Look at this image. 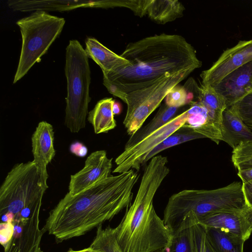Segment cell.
Returning <instances> with one entry per match:
<instances>
[{
  "label": "cell",
  "instance_id": "obj_1",
  "mask_svg": "<svg viewBox=\"0 0 252 252\" xmlns=\"http://www.w3.org/2000/svg\"><path fill=\"white\" fill-rule=\"evenodd\" d=\"M120 56L128 64L103 74V84L124 102L127 94L149 87L165 75L202 65L193 46L178 34L161 33L130 43Z\"/></svg>",
  "mask_w": 252,
  "mask_h": 252
},
{
  "label": "cell",
  "instance_id": "obj_2",
  "mask_svg": "<svg viewBox=\"0 0 252 252\" xmlns=\"http://www.w3.org/2000/svg\"><path fill=\"white\" fill-rule=\"evenodd\" d=\"M137 172L130 169L75 195L68 192L49 213L43 228L58 242L87 233L131 204Z\"/></svg>",
  "mask_w": 252,
  "mask_h": 252
},
{
  "label": "cell",
  "instance_id": "obj_3",
  "mask_svg": "<svg viewBox=\"0 0 252 252\" xmlns=\"http://www.w3.org/2000/svg\"><path fill=\"white\" fill-rule=\"evenodd\" d=\"M166 157L157 155L146 166L133 203L115 228L123 252H154L167 249L172 231L156 212L155 194L170 172Z\"/></svg>",
  "mask_w": 252,
  "mask_h": 252
},
{
  "label": "cell",
  "instance_id": "obj_4",
  "mask_svg": "<svg viewBox=\"0 0 252 252\" xmlns=\"http://www.w3.org/2000/svg\"><path fill=\"white\" fill-rule=\"evenodd\" d=\"M247 206L242 182L214 189H185L170 197L163 220L172 231L189 212L199 218L221 211L243 210Z\"/></svg>",
  "mask_w": 252,
  "mask_h": 252
},
{
  "label": "cell",
  "instance_id": "obj_5",
  "mask_svg": "<svg viewBox=\"0 0 252 252\" xmlns=\"http://www.w3.org/2000/svg\"><path fill=\"white\" fill-rule=\"evenodd\" d=\"M46 190L33 161L15 164L0 188V216L12 213L14 221L29 218L41 208Z\"/></svg>",
  "mask_w": 252,
  "mask_h": 252
},
{
  "label": "cell",
  "instance_id": "obj_6",
  "mask_svg": "<svg viewBox=\"0 0 252 252\" xmlns=\"http://www.w3.org/2000/svg\"><path fill=\"white\" fill-rule=\"evenodd\" d=\"M89 57L79 41L70 40L66 48L65 74L67 97L64 124L73 133L86 126L90 96L91 70Z\"/></svg>",
  "mask_w": 252,
  "mask_h": 252
},
{
  "label": "cell",
  "instance_id": "obj_7",
  "mask_svg": "<svg viewBox=\"0 0 252 252\" xmlns=\"http://www.w3.org/2000/svg\"><path fill=\"white\" fill-rule=\"evenodd\" d=\"M65 22L63 18L43 10L33 11L16 22L21 31L22 44L14 84L41 61V57L61 33Z\"/></svg>",
  "mask_w": 252,
  "mask_h": 252
},
{
  "label": "cell",
  "instance_id": "obj_8",
  "mask_svg": "<svg viewBox=\"0 0 252 252\" xmlns=\"http://www.w3.org/2000/svg\"><path fill=\"white\" fill-rule=\"evenodd\" d=\"M195 69H188L173 75H165L152 85L127 94V110L123 124L127 134H134L157 108L168 93Z\"/></svg>",
  "mask_w": 252,
  "mask_h": 252
},
{
  "label": "cell",
  "instance_id": "obj_9",
  "mask_svg": "<svg viewBox=\"0 0 252 252\" xmlns=\"http://www.w3.org/2000/svg\"><path fill=\"white\" fill-rule=\"evenodd\" d=\"M189 115L187 109L135 144L124 149L115 160L117 166L113 172L120 174L130 169L138 172L144 165L147 156L166 138L182 127Z\"/></svg>",
  "mask_w": 252,
  "mask_h": 252
},
{
  "label": "cell",
  "instance_id": "obj_10",
  "mask_svg": "<svg viewBox=\"0 0 252 252\" xmlns=\"http://www.w3.org/2000/svg\"><path fill=\"white\" fill-rule=\"evenodd\" d=\"M252 61V39L240 40L227 48L208 69L200 74L202 84L214 87L225 76Z\"/></svg>",
  "mask_w": 252,
  "mask_h": 252
},
{
  "label": "cell",
  "instance_id": "obj_11",
  "mask_svg": "<svg viewBox=\"0 0 252 252\" xmlns=\"http://www.w3.org/2000/svg\"><path fill=\"white\" fill-rule=\"evenodd\" d=\"M112 168V158H109L104 150L92 153L80 171L70 176L68 193L75 195L95 184L109 177Z\"/></svg>",
  "mask_w": 252,
  "mask_h": 252
},
{
  "label": "cell",
  "instance_id": "obj_12",
  "mask_svg": "<svg viewBox=\"0 0 252 252\" xmlns=\"http://www.w3.org/2000/svg\"><path fill=\"white\" fill-rule=\"evenodd\" d=\"M40 208L35 210L30 218L13 223V237L3 252H43L41 241L46 231L39 227Z\"/></svg>",
  "mask_w": 252,
  "mask_h": 252
},
{
  "label": "cell",
  "instance_id": "obj_13",
  "mask_svg": "<svg viewBox=\"0 0 252 252\" xmlns=\"http://www.w3.org/2000/svg\"><path fill=\"white\" fill-rule=\"evenodd\" d=\"M54 136L53 126L46 121H42L38 123L32 137L33 161L37 167L41 182L46 189L48 188L47 167L56 154Z\"/></svg>",
  "mask_w": 252,
  "mask_h": 252
},
{
  "label": "cell",
  "instance_id": "obj_14",
  "mask_svg": "<svg viewBox=\"0 0 252 252\" xmlns=\"http://www.w3.org/2000/svg\"><path fill=\"white\" fill-rule=\"evenodd\" d=\"M224 99L227 108L252 91V61L225 76L214 87Z\"/></svg>",
  "mask_w": 252,
  "mask_h": 252
},
{
  "label": "cell",
  "instance_id": "obj_15",
  "mask_svg": "<svg viewBox=\"0 0 252 252\" xmlns=\"http://www.w3.org/2000/svg\"><path fill=\"white\" fill-rule=\"evenodd\" d=\"M246 208L241 210L225 211L209 214L197 218L198 221L204 227L225 230L246 241L251 236L252 229L245 214Z\"/></svg>",
  "mask_w": 252,
  "mask_h": 252
},
{
  "label": "cell",
  "instance_id": "obj_16",
  "mask_svg": "<svg viewBox=\"0 0 252 252\" xmlns=\"http://www.w3.org/2000/svg\"><path fill=\"white\" fill-rule=\"evenodd\" d=\"M8 6L14 11H63L80 7L107 8V0H9Z\"/></svg>",
  "mask_w": 252,
  "mask_h": 252
},
{
  "label": "cell",
  "instance_id": "obj_17",
  "mask_svg": "<svg viewBox=\"0 0 252 252\" xmlns=\"http://www.w3.org/2000/svg\"><path fill=\"white\" fill-rule=\"evenodd\" d=\"M196 216L189 212L179 225L172 231L167 252H198L196 225Z\"/></svg>",
  "mask_w": 252,
  "mask_h": 252
},
{
  "label": "cell",
  "instance_id": "obj_18",
  "mask_svg": "<svg viewBox=\"0 0 252 252\" xmlns=\"http://www.w3.org/2000/svg\"><path fill=\"white\" fill-rule=\"evenodd\" d=\"M221 141L233 149L241 143H252V130L231 107L223 113Z\"/></svg>",
  "mask_w": 252,
  "mask_h": 252
},
{
  "label": "cell",
  "instance_id": "obj_19",
  "mask_svg": "<svg viewBox=\"0 0 252 252\" xmlns=\"http://www.w3.org/2000/svg\"><path fill=\"white\" fill-rule=\"evenodd\" d=\"M85 45V50L88 57L99 66L103 74L129 63L94 38H87Z\"/></svg>",
  "mask_w": 252,
  "mask_h": 252
},
{
  "label": "cell",
  "instance_id": "obj_20",
  "mask_svg": "<svg viewBox=\"0 0 252 252\" xmlns=\"http://www.w3.org/2000/svg\"><path fill=\"white\" fill-rule=\"evenodd\" d=\"M185 8L177 0H148L145 15L158 24H164L183 16Z\"/></svg>",
  "mask_w": 252,
  "mask_h": 252
},
{
  "label": "cell",
  "instance_id": "obj_21",
  "mask_svg": "<svg viewBox=\"0 0 252 252\" xmlns=\"http://www.w3.org/2000/svg\"><path fill=\"white\" fill-rule=\"evenodd\" d=\"M204 228L206 239L215 252H244L246 241L242 237L221 229Z\"/></svg>",
  "mask_w": 252,
  "mask_h": 252
},
{
  "label": "cell",
  "instance_id": "obj_22",
  "mask_svg": "<svg viewBox=\"0 0 252 252\" xmlns=\"http://www.w3.org/2000/svg\"><path fill=\"white\" fill-rule=\"evenodd\" d=\"M114 102L111 97L103 98L89 113L88 120L92 125L95 133L107 132L116 126L113 111Z\"/></svg>",
  "mask_w": 252,
  "mask_h": 252
},
{
  "label": "cell",
  "instance_id": "obj_23",
  "mask_svg": "<svg viewBox=\"0 0 252 252\" xmlns=\"http://www.w3.org/2000/svg\"><path fill=\"white\" fill-rule=\"evenodd\" d=\"M177 109L176 107L168 106L165 103L161 105L156 115L147 125L141 127L134 134L130 136L124 149L135 144L166 124L174 117Z\"/></svg>",
  "mask_w": 252,
  "mask_h": 252
},
{
  "label": "cell",
  "instance_id": "obj_24",
  "mask_svg": "<svg viewBox=\"0 0 252 252\" xmlns=\"http://www.w3.org/2000/svg\"><path fill=\"white\" fill-rule=\"evenodd\" d=\"M204 138L199 133L182 126L166 138L147 156L144 161V165L153 157L166 149L188 141Z\"/></svg>",
  "mask_w": 252,
  "mask_h": 252
},
{
  "label": "cell",
  "instance_id": "obj_25",
  "mask_svg": "<svg viewBox=\"0 0 252 252\" xmlns=\"http://www.w3.org/2000/svg\"><path fill=\"white\" fill-rule=\"evenodd\" d=\"M201 103L208 110L222 116L227 108L223 97L215 88L209 85L202 84L198 87L197 100Z\"/></svg>",
  "mask_w": 252,
  "mask_h": 252
},
{
  "label": "cell",
  "instance_id": "obj_26",
  "mask_svg": "<svg viewBox=\"0 0 252 252\" xmlns=\"http://www.w3.org/2000/svg\"><path fill=\"white\" fill-rule=\"evenodd\" d=\"M95 237L90 247L101 252H123L118 243L115 228L97 226Z\"/></svg>",
  "mask_w": 252,
  "mask_h": 252
},
{
  "label": "cell",
  "instance_id": "obj_27",
  "mask_svg": "<svg viewBox=\"0 0 252 252\" xmlns=\"http://www.w3.org/2000/svg\"><path fill=\"white\" fill-rule=\"evenodd\" d=\"M231 160L238 171L252 168V143L243 142L233 149Z\"/></svg>",
  "mask_w": 252,
  "mask_h": 252
},
{
  "label": "cell",
  "instance_id": "obj_28",
  "mask_svg": "<svg viewBox=\"0 0 252 252\" xmlns=\"http://www.w3.org/2000/svg\"><path fill=\"white\" fill-rule=\"evenodd\" d=\"M165 99V103L167 105L176 108L183 106L192 101L189 98L186 89L178 84L168 93Z\"/></svg>",
  "mask_w": 252,
  "mask_h": 252
},
{
  "label": "cell",
  "instance_id": "obj_29",
  "mask_svg": "<svg viewBox=\"0 0 252 252\" xmlns=\"http://www.w3.org/2000/svg\"><path fill=\"white\" fill-rule=\"evenodd\" d=\"M231 107L245 124L252 123V92L247 94Z\"/></svg>",
  "mask_w": 252,
  "mask_h": 252
},
{
  "label": "cell",
  "instance_id": "obj_30",
  "mask_svg": "<svg viewBox=\"0 0 252 252\" xmlns=\"http://www.w3.org/2000/svg\"><path fill=\"white\" fill-rule=\"evenodd\" d=\"M14 231L13 222H2L0 224V243L4 248L11 241Z\"/></svg>",
  "mask_w": 252,
  "mask_h": 252
},
{
  "label": "cell",
  "instance_id": "obj_31",
  "mask_svg": "<svg viewBox=\"0 0 252 252\" xmlns=\"http://www.w3.org/2000/svg\"><path fill=\"white\" fill-rule=\"evenodd\" d=\"M198 252H205L206 233L204 227L198 222L196 225Z\"/></svg>",
  "mask_w": 252,
  "mask_h": 252
},
{
  "label": "cell",
  "instance_id": "obj_32",
  "mask_svg": "<svg viewBox=\"0 0 252 252\" xmlns=\"http://www.w3.org/2000/svg\"><path fill=\"white\" fill-rule=\"evenodd\" d=\"M242 184L247 204L249 206L252 205V179Z\"/></svg>",
  "mask_w": 252,
  "mask_h": 252
},
{
  "label": "cell",
  "instance_id": "obj_33",
  "mask_svg": "<svg viewBox=\"0 0 252 252\" xmlns=\"http://www.w3.org/2000/svg\"><path fill=\"white\" fill-rule=\"evenodd\" d=\"M237 175L242 183L248 182L252 179V168L238 171Z\"/></svg>",
  "mask_w": 252,
  "mask_h": 252
},
{
  "label": "cell",
  "instance_id": "obj_34",
  "mask_svg": "<svg viewBox=\"0 0 252 252\" xmlns=\"http://www.w3.org/2000/svg\"><path fill=\"white\" fill-rule=\"evenodd\" d=\"M245 214L252 229V205L247 206Z\"/></svg>",
  "mask_w": 252,
  "mask_h": 252
},
{
  "label": "cell",
  "instance_id": "obj_35",
  "mask_svg": "<svg viewBox=\"0 0 252 252\" xmlns=\"http://www.w3.org/2000/svg\"><path fill=\"white\" fill-rule=\"evenodd\" d=\"M67 252H101L99 251L95 250L90 247L85 248L81 250L78 251H74L72 249H70Z\"/></svg>",
  "mask_w": 252,
  "mask_h": 252
},
{
  "label": "cell",
  "instance_id": "obj_36",
  "mask_svg": "<svg viewBox=\"0 0 252 252\" xmlns=\"http://www.w3.org/2000/svg\"><path fill=\"white\" fill-rule=\"evenodd\" d=\"M113 111L114 115L119 114L121 112V107L119 103L114 102L113 107Z\"/></svg>",
  "mask_w": 252,
  "mask_h": 252
},
{
  "label": "cell",
  "instance_id": "obj_37",
  "mask_svg": "<svg viewBox=\"0 0 252 252\" xmlns=\"http://www.w3.org/2000/svg\"><path fill=\"white\" fill-rule=\"evenodd\" d=\"M205 252H215L209 244L206 239V236L205 239Z\"/></svg>",
  "mask_w": 252,
  "mask_h": 252
},
{
  "label": "cell",
  "instance_id": "obj_38",
  "mask_svg": "<svg viewBox=\"0 0 252 252\" xmlns=\"http://www.w3.org/2000/svg\"><path fill=\"white\" fill-rule=\"evenodd\" d=\"M154 252H167V250L166 249H162L160 250H157Z\"/></svg>",
  "mask_w": 252,
  "mask_h": 252
},
{
  "label": "cell",
  "instance_id": "obj_39",
  "mask_svg": "<svg viewBox=\"0 0 252 252\" xmlns=\"http://www.w3.org/2000/svg\"><path fill=\"white\" fill-rule=\"evenodd\" d=\"M247 126L249 127V128H250L252 130V122L246 124Z\"/></svg>",
  "mask_w": 252,
  "mask_h": 252
},
{
  "label": "cell",
  "instance_id": "obj_40",
  "mask_svg": "<svg viewBox=\"0 0 252 252\" xmlns=\"http://www.w3.org/2000/svg\"></svg>",
  "mask_w": 252,
  "mask_h": 252
}]
</instances>
